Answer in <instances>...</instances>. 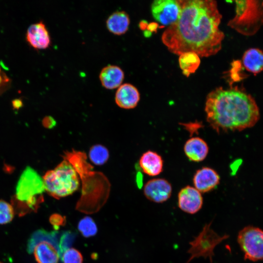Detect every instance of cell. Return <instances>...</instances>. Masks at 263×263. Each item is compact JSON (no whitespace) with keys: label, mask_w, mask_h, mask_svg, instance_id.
I'll use <instances>...</instances> for the list:
<instances>
[{"label":"cell","mask_w":263,"mask_h":263,"mask_svg":"<svg viewBox=\"0 0 263 263\" xmlns=\"http://www.w3.org/2000/svg\"><path fill=\"white\" fill-rule=\"evenodd\" d=\"M147 23L145 21H141L139 23V27L142 30H145L148 27Z\"/></svg>","instance_id":"f546056e"},{"label":"cell","mask_w":263,"mask_h":263,"mask_svg":"<svg viewBox=\"0 0 263 263\" xmlns=\"http://www.w3.org/2000/svg\"><path fill=\"white\" fill-rule=\"evenodd\" d=\"M263 24V1H236V15L227 25L246 36L253 35Z\"/></svg>","instance_id":"5b68a950"},{"label":"cell","mask_w":263,"mask_h":263,"mask_svg":"<svg viewBox=\"0 0 263 263\" xmlns=\"http://www.w3.org/2000/svg\"><path fill=\"white\" fill-rule=\"evenodd\" d=\"M139 164L142 170L150 176L160 174L163 169L162 157L152 150H148L143 153L139 159Z\"/></svg>","instance_id":"ac0fdd59"},{"label":"cell","mask_w":263,"mask_h":263,"mask_svg":"<svg viewBox=\"0 0 263 263\" xmlns=\"http://www.w3.org/2000/svg\"><path fill=\"white\" fill-rule=\"evenodd\" d=\"M179 64L183 74L187 77L195 73L200 64V56L193 52H186L179 55Z\"/></svg>","instance_id":"44dd1931"},{"label":"cell","mask_w":263,"mask_h":263,"mask_svg":"<svg viewBox=\"0 0 263 263\" xmlns=\"http://www.w3.org/2000/svg\"><path fill=\"white\" fill-rule=\"evenodd\" d=\"M27 250L38 263H58L61 256L57 232L42 229L35 231L28 240Z\"/></svg>","instance_id":"52a82bcc"},{"label":"cell","mask_w":263,"mask_h":263,"mask_svg":"<svg viewBox=\"0 0 263 263\" xmlns=\"http://www.w3.org/2000/svg\"><path fill=\"white\" fill-rule=\"evenodd\" d=\"M20 103H21V102L19 100H16L15 104H14V106H15L16 108L19 107L20 105H21Z\"/></svg>","instance_id":"4dcf8cb0"},{"label":"cell","mask_w":263,"mask_h":263,"mask_svg":"<svg viewBox=\"0 0 263 263\" xmlns=\"http://www.w3.org/2000/svg\"><path fill=\"white\" fill-rule=\"evenodd\" d=\"M242 62L247 71L256 75L263 70V52L258 48H250L244 53Z\"/></svg>","instance_id":"ffe728a7"},{"label":"cell","mask_w":263,"mask_h":263,"mask_svg":"<svg viewBox=\"0 0 263 263\" xmlns=\"http://www.w3.org/2000/svg\"><path fill=\"white\" fill-rule=\"evenodd\" d=\"M238 243L244 253V259L252 261L263 260V231L247 226L240 230Z\"/></svg>","instance_id":"ba28073f"},{"label":"cell","mask_w":263,"mask_h":263,"mask_svg":"<svg viewBox=\"0 0 263 263\" xmlns=\"http://www.w3.org/2000/svg\"><path fill=\"white\" fill-rule=\"evenodd\" d=\"M177 20L163 32L162 41L177 55L193 52L201 57L216 54L222 48L224 33L219 29L222 15L212 0H178Z\"/></svg>","instance_id":"6da1fadb"},{"label":"cell","mask_w":263,"mask_h":263,"mask_svg":"<svg viewBox=\"0 0 263 263\" xmlns=\"http://www.w3.org/2000/svg\"><path fill=\"white\" fill-rule=\"evenodd\" d=\"M45 191L42 178L33 168L27 167L23 171L16 188V198L28 208L35 210L43 201Z\"/></svg>","instance_id":"8992f818"},{"label":"cell","mask_w":263,"mask_h":263,"mask_svg":"<svg viewBox=\"0 0 263 263\" xmlns=\"http://www.w3.org/2000/svg\"><path fill=\"white\" fill-rule=\"evenodd\" d=\"M75 237V234L70 231H65L62 234L59 240L60 256L65 250L70 248L74 242Z\"/></svg>","instance_id":"484cf974"},{"label":"cell","mask_w":263,"mask_h":263,"mask_svg":"<svg viewBox=\"0 0 263 263\" xmlns=\"http://www.w3.org/2000/svg\"><path fill=\"white\" fill-rule=\"evenodd\" d=\"M26 39L34 48L44 49L51 44V38L46 26L42 22L31 25L27 29Z\"/></svg>","instance_id":"5bb4252c"},{"label":"cell","mask_w":263,"mask_h":263,"mask_svg":"<svg viewBox=\"0 0 263 263\" xmlns=\"http://www.w3.org/2000/svg\"><path fill=\"white\" fill-rule=\"evenodd\" d=\"M63 263H83V257L77 249L71 248L65 250L61 256Z\"/></svg>","instance_id":"d4e9b609"},{"label":"cell","mask_w":263,"mask_h":263,"mask_svg":"<svg viewBox=\"0 0 263 263\" xmlns=\"http://www.w3.org/2000/svg\"><path fill=\"white\" fill-rule=\"evenodd\" d=\"M205 111L207 122L218 133L251 128L260 117L254 98L237 88L212 91L207 96Z\"/></svg>","instance_id":"7a4b0ae2"},{"label":"cell","mask_w":263,"mask_h":263,"mask_svg":"<svg viewBox=\"0 0 263 263\" xmlns=\"http://www.w3.org/2000/svg\"><path fill=\"white\" fill-rule=\"evenodd\" d=\"M139 100V91L135 86L130 83L121 85L115 93V103L122 109H131L135 108Z\"/></svg>","instance_id":"9a60e30c"},{"label":"cell","mask_w":263,"mask_h":263,"mask_svg":"<svg viewBox=\"0 0 263 263\" xmlns=\"http://www.w3.org/2000/svg\"><path fill=\"white\" fill-rule=\"evenodd\" d=\"M220 181V177L217 172L207 167L198 169L193 177L194 188L201 193L207 192L214 189Z\"/></svg>","instance_id":"4fadbf2b"},{"label":"cell","mask_w":263,"mask_h":263,"mask_svg":"<svg viewBox=\"0 0 263 263\" xmlns=\"http://www.w3.org/2000/svg\"><path fill=\"white\" fill-rule=\"evenodd\" d=\"M9 82L8 77L0 69V93L7 87Z\"/></svg>","instance_id":"83f0119b"},{"label":"cell","mask_w":263,"mask_h":263,"mask_svg":"<svg viewBox=\"0 0 263 263\" xmlns=\"http://www.w3.org/2000/svg\"><path fill=\"white\" fill-rule=\"evenodd\" d=\"M203 204L201 193L194 187L187 186L179 191L178 205L182 211L193 214L201 209Z\"/></svg>","instance_id":"7c38bea8"},{"label":"cell","mask_w":263,"mask_h":263,"mask_svg":"<svg viewBox=\"0 0 263 263\" xmlns=\"http://www.w3.org/2000/svg\"><path fill=\"white\" fill-rule=\"evenodd\" d=\"M181 10L178 0H156L151 6V13L154 19L168 26L177 20Z\"/></svg>","instance_id":"30bf717a"},{"label":"cell","mask_w":263,"mask_h":263,"mask_svg":"<svg viewBox=\"0 0 263 263\" xmlns=\"http://www.w3.org/2000/svg\"><path fill=\"white\" fill-rule=\"evenodd\" d=\"M130 20L128 14L123 11L113 13L106 20L108 30L116 35L124 34L128 30Z\"/></svg>","instance_id":"d6986e66"},{"label":"cell","mask_w":263,"mask_h":263,"mask_svg":"<svg viewBox=\"0 0 263 263\" xmlns=\"http://www.w3.org/2000/svg\"><path fill=\"white\" fill-rule=\"evenodd\" d=\"M14 211L13 207L6 202L0 200V224H5L12 221Z\"/></svg>","instance_id":"cb8c5ba5"},{"label":"cell","mask_w":263,"mask_h":263,"mask_svg":"<svg viewBox=\"0 0 263 263\" xmlns=\"http://www.w3.org/2000/svg\"><path fill=\"white\" fill-rule=\"evenodd\" d=\"M50 222L54 228L58 229L60 226H63L66 223L65 217L59 214H54L50 216Z\"/></svg>","instance_id":"4316f807"},{"label":"cell","mask_w":263,"mask_h":263,"mask_svg":"<svg viewBox=\"0 0 263 263\" xmlns=\"http://www.w3.org/2000/svg\"><path fill=\"white\" fill-rule=\"evenodd\" d=\"M184 151L188 158L191 161L201 162L207 156L209 147L207 142L199 137L188 139L184 146Z\"/></svg>","instance_id":"2e32d148"},{"label":"cell","mask_w":263,"mask_h":263,"mask_svg":"<svg viewBox=\"0 0 263 263\" xmlns=\"http://www.w3.org/2000/svg\"><path fill=\"white\" fill-rule=\"evenodd\" d=\"M42 179L45 191L57 199L73 194L78 188L80 183L76 171L64 159L54 169L47 171Z\"/></svg>","instance_id":"277c9868"},{"label":"cell","mask_w":263,"mask_h":263,"mask_svg":"<svg viewBox=\"0 0 263 263\" xmlns=\"http://www.w3.org/2000/svg\"><path fill=\"white\" fill-rule=\"evenodd\" d=\"M102 85L106 89L113 90L118 88L124 78V73L116 65H109L104 67L99 75Z\"/></svg>","instance_id":"e0dca14e"},{"label":"cell","mask_w":263,"mask_h":263,"mask_svg":"<svg viewBox=\"0 0 263 263\" xmlns=\"http://www.w3.org/2000/svg\"><path fill=\"white\" fill-rule=\"evenodd\" d=\"M225 237V236H219L210 229L209 225H206L199 235L190 243V251L192 254L190 260L198 256L209 257L210 259L214 247Z\"/></svg>","instance_id":"9c48e42d"},{"label":"cell","mask_w":263,"mask_h":263,"mask_svg":"<svg viewBox=\"0 0 263 263\" xmlns=\"http://www.w3.org/2000/svg\"><path fill=\"white\" fill-rule=\"evenodd\" d=\"M144 193L148 200L154 203H162L171 196L172 186L165 179H152L145 185Z\"/></svg>","instance_id":"8fae6325"},{"label":"cell","mask_w":263,"mask_h":263,"mask_svg":"<svg viewBox=\"0 0 263 263\" xmlns=\"http://www.w3.org/2000/svg\"><path fill=\"white\" fill-rule=\"evenodd\" d=\"M43 125L46 128H52L55 125V120L50 116L46 117L43 120Z\"/></svg>","instance_id":"f1b7e54d"},{"label":"cell","mask_w":263,"mask_h":263,"mask_svg":"<svg viewBox=\"0 0 263 263\" xmlns=\"http://www.w3.org/2000/svg\"><path fill=\"white\" fill-rule=\"evenodd\" d=\"M78 229L82 235L86 238L95 235L97 232L96 224L93 219L89 216H86L78 223Z\"/></svg>","instance_id":"603a6c76"},{"label":"cell","mask_w":263,"mask_h":263,"mask_svg":"<svg viewBox=\"0 0 263 263\" xmlns=\"http://www.w3.org/2000/svg\"><path fill=\"white\" fill-rule=\"evenodd\" d=\"M89 156L90 161L93 164L100 166L104 164L108 161L109 152L104 146L96 144L90 148Z\"/></svg>","instance_id":"7402d4cb"},{"label":"cell","mask_w":263,"mask_h":263,"mask_svg":"<svg viewBox=\"0 0 263 263\" xmlns=\"http://www.w3.org/2000/svg\"><path fill=\"white\" fill-rule=\"evenodd\" d=\"M73 166L82 182V192L76 209L91 214L98 211L106 202L110 191L109 181L102 172L93 170L85 152L73 149L62 156Z\"/></svg>","instance_id":"3957f363"}]
</instances>
